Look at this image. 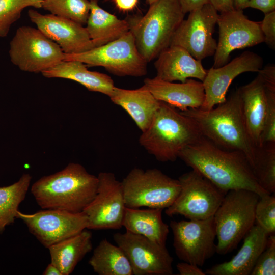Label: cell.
<instances>
[{
	"mask_svg": "<svg viewBox=\"0 0 275 275\" xmlns=\"http://www.w3.org/2000/svg\"><path fill=\"white\" fill-rule=\"evenodd\" d=\"M178 158L226 193L244 189L260 197L269 194L259 185L243 153L224 149L204 136L183 149Z\"/></svg>",
	"mask_w": 275,
	"mask_h": 275,
	"instance_id": "6da1fadb",
	"label": "cell"
},
{
	"mask_svg": "<svg viewBox=\"0 0 275 275\" xmlns=\"http://www.w3.org/2000/svg\"><path fill=\"white\" fill-rule=\"evenodd\" d=\"M97 176L81 164L69 163L63 170L44 176L34 182L31 191L43 209L80 213L92 202L97 191Z\"/></svg>",
	"mask_w": 275,
	"mask_h": 275,
	"instance_id": "7a4b0ae2",
	"label": "cell"
},
{
	"mask_svg": "<svg viewBox=\"0 0 275 275\" xmlns=\"http://www.w3.org/2000/svg\"><path fill=\"white\" fill-rule=\"evenodd\" d=\"M180 112L193 120L203 136L224 149L243 153L253 166L257 147L247 131L238 89L215 108Z\"/></svg>",
	"mask_w": 275,
	"mask_h": 275,
	"instance_id": "3957f363",
	"label": "cell"
},
{
	"mask_svg": "<svg viewBox=\"0 0 275 275\" xmlns=\"http://www.w3.org/2000/svg\"><path fill=\"white\" fill-rule=\"evenodd\" d=\"M202 136L192 119L161 101L149 126L142 132L139 142L157 160L174 161L183 149Z\"/></svg>",
	"mask_w": 275,
	"mask_h": 275,
	"instance_id": "277c9868",
	"label": "cell"
},
{
	"mask_svg": "<svg viewBox=\"0 0 275 275\" xmlns=\"http://www.w3.org/2000/svg\"><path fill=\"white\" fill-rule=\"evenodd\" d=\"M149 6L144 15L126 19L136 48L147 63L170 46L185 15L179 0H157Z\"/></svg>",
	"mask_w": 275,
	"mask_h": 275,
	"instance_id": "5b68a950",
	"label": "cell"
},
{
	"mask_svg": "<svg viewBox=\"0 0 275 275\" xmlns=\"http://www.w3.org/2000/svg\"><path fill=\"white\" fill-rule=\"evenodd\" d=\"M259 198L257 193L244 189L226 193L213 215L216 253L225 255L232 251L254 225Z\"/></svg>",
	"mask_w": 275,
	"mask_h": 275,
	"instance_id": "8992f818",
	"label": "cell"
},
{
	"mask_svg": "<svg viewBox=\"0 0 275 275\" xmlns=\"http://www.w3.org/2000/svg\"><path fill=\"white\" fill-rule=\"evenodd\" d=\"M125 206L166 209L177 197L180 190L175 179L157 169H132L121 181Z\"/></svg>",
	"mask_w": 275,
	"mask_h": 275,
	"instance_id": "52a82bcc",
	"label": "cell"
},
{
	"mask_svg": "<svg viewBox=\"0 0 275 275\" xmlns=\"http://www.w3.org/2000/svg\"><path fill=\"white\" fill-rule=\"evenodd\" d=\"M76 60L87 66H101L119 76L141 77L147 74V62L139 52L129 31L120 38L77 54H64V61Z\"/></svg>",
	"mask_w": 275,
	"mask_h": 275,
	"instance_id": "ba28073f",
	"label": "cell"
},
{
	"mask_svg": "<svg viewBox=\"0 0 275 275\" xmlns=\"http://www.w3.org/2000/svg\"><path fill=\"white\" fill-rule=\"evenodd\" d=\"M178 179L180 192L172 204L166 209V214L170 217L181 215L190 220L213 216L226 193L194 170Z\"/></svg>",
	"mask_w": 275,
	"mask_h": 275,
	"instance_id": "9c48e42d",
	"label": "cell"
},
{
	"mask_svg": "<svg viewBox=\"0 0 275 275\" xmlns=\"http://www.w3.org/2000/svg\"><path fill=\"white\" fill-rule=\"evenodd\" d=\"M9 54L21 70L42 73L64 61L65 53L38 29L21 26L10 42Z\"/></svg>",
	"mask_w": 275,
	"mask_h": 275,
	"instance_id": "30bf717a",
	"label": "cell"
},
{
	"mask_svg": "<svg viewBox=\"0 0 275 275\" xmlns=\"http://www.w3.org/2000/svg\"><path fill=\"white\" fill-rule=\"evenodd\" d=\"M173 246L179 259L202 266L216 253L213 216L205 219L171 221Z\"/></svg>",
	"mask_w": 275,
	"mask_h": 275,
	"instance_id": "8fae6325",
	"label": "cell"
},
{
	"mask_svg": "<svg viewBox=\"0 0 275 275\" xmlns=\"http://www.w3.org/2000/svg\"><path fill=\"white\" fill-rule=\"evenodd\" d=\"M218 15L209 3L189 12L174 34L170 45L183 47L201 61L214 56L217 42L213 35Z\"/></svg>",
	"mask_w": 275,
	"mask_h": 275,
	"instance_id": "7c38bea8",
	"label": "cell"
},
{
	"mask_svg": "<svg viewBox=\"0 0 275 275\" xmlns=\"http://www.w3.org/2000/svg\"><path fill=\"white\" fill-rule=\"evenodd\" d=\"M217 24L219 36L212 67L227 63L236 49L251 47L264 42L260 22L249 19L243 10L234 9L221 13Z\"/></svg>",
	"mask_w": 275,
	"mask_h": 275,
	"instance_id": "4fadbf2b",
	"label": "cell"
},
{
	"mask_svg": "<svg viewBox=\"0 0 275 275\" xmlns=\"http://www.w3.org/2000/svg\"><path fill=\"white\" fill-rule=\"evenodd\" d=\"M97 177L96 196L82 211L87 217V229H119L126 208L121 182L111 172H101Z\"/></svg>",
	"mask_w": 275,
	"mask_h": 275,
	"instance_id": "5bb4252c",
	"label": "cell"
},
{
	"mask_svg": "<svg viewBox=\"0 0 275 275\" xmlns=\"http://www.w3.org/2000/svg\"><path fill=\"white\" fill-rule=\"evenodd\" d=\"M29 232L46 248L75 235L87 229V217L83 212L71 213L58 209H44L32 214L18 210Z\"/></svg>",
	"mask_w": 275,
	"mask_h": 275,
	"instance_id": "9a60e30c",
	"label": "cell"
},
{
	"mask_svg": "<svg viewBox=\"0 0 275 275\" xmlns=\"http://www.w3.org/2000/svg\"><path fill=\"white\" fill-rule=\"evenodd\" d=\"M131 265L133 275H172L173 258L166 245L126 231L113 235Z\"/></svg>",
	"mask_w": 275,
	"mask_h": 275,
	"instance_id": "2e32d148",
	"label": "cell"
},
{
	"mask_svg": "<svg viewBox=\"0 0 275 275\" xmlns=\"http://www.w3.org/2000/svg\"><path fill=\"white\" fill-rule=\"evenodd\" d=\"M263 65L261 56L246 51L221 67H212L202 81L205 97L200 109L210 110L224 102L229 86L237 76L245 72H258Z\"/></svg>",
	"mask_w": 275,
	"mask_h": 275,
	"instance_id": "e0dca14e",
	"label": "cell"
},
{
	"mask_svg": "<svg viewBox=\"0 0 275 275\" xmlns=\"http://www.w3.org/2000/svg\"><path fill=\"white\" fill-rule=\"evenodd\" d=\"M29 17L39 30L56 43L65 54L82 53L95 47L82 25L52 14H42L31 9Z\"/></svg>",
	"mask_w": 275,
	"mask_h": 275,
	"instance_id": "ac0fdd59",
	"label": "cell"
},
{
	"mask_svg": "<svg viewBox=\"0 0 275 275\" xmlns=\"http://www.w3.org/2000/svg\"><path fill=\"white\" fill-rule=\"evenodd\" d=\"M144 85L159 101L180 111L200 108L205 100L203 82L189 78L184 82L175 83L156 78H146Z\"/></svg>",
	"mask_w": 275,
	"mask_h": 275,
	"instance_id": "d6986e66",
	"label": "cell"
},
{
	"mask_svg": "<svg viewBox=\"0 0 275 275\" xmlns=\"http://www.w3.org/2000/svg\"><path fill=\"white\" fill-rule=\"evenodd\" d=\"M154 66L156 78L173 82H185L189 78L203 81L207 70L201 61L195 59L184 48L178 45H170L156 58Z\"/></svg>",
	"mask_w": 275,
	"mask_h": 275,
	"instance_id": "ffe728a7",
	"label": "cell"
},
{
	"mask_svg": "<svg viewBox=\"0 0 275 275\" xmlns=\"http://www.w3.org/2000/svg\"><path fill=\"white\" fill-rule=\"evenodd\" d=\"M269 234L257 224L243 238L241 248L229 261L216 264L205 272L208 275H250L265 249Z\"/></svg>",
	"mask_w": 275,
	"mask_h": 275,
	"instance_id": "44dd1931",
	"label": "cell"
},
{
	"mask_svg": "<svg viewBox=\"0 0 275 275\" xmlns=\"http://www.w3.org/2000/svg\"><path fill=\"white\" fill-rule=\"evenodd\" d=\"M109 97L128 114L142 132L149 126L161 103L144 85L133 90L115 87Z\"/></svg>",
	"mask_w": 275,
	"mask_h": 275,
	"instance_id": "7402d4cb",
	"label": "cell"
},
{
	"mask_svg": "<svg viewBox=\"0 0 275 275\" xmlns=\"http://www.w3.org/2000/svg\"><path fill=\"white\" fill-rule=\"evenodd\" d=\"M238 90L247 131L254 145L260 147L267 106L266 91L260 75L258 73L252 81Z\"/></svg>",
	"mask_w": 275,
	"mask_h": 275,
	"instance_id": "603a6c76",
	"label": "cell"
},
{
	"mask_svg": "<svg viewBox=\"0 0 275 275\" xmlns=\"http://www.w3.org/2000/svg\"><path fill=\"white\" fill-rule=\"evenodd\" d=\"M87 67L79 61H62L42 74L47 78H61L76 81L89 91L109 97L115 87L113 80L107 74L90 71Z\"/></svg>",
	"mask_w": 275,
	"mask_h": 275,
	"instance_id": "cb8c5ba5",
	"label": "cell"
},
{
	"mask_svg": "<svg viewBox=\"0 0 275 275\" xmlns=\"http://www.w3.org/2000/svg\"><path fill=\"white\" fill-rule=\"evenodd\" d=\"M86 24L95 47L116 40L129 31L126 19H119L102 9L98 0H90V12Z\"/></svg>",
	"mask_w": 275,
	"mask_h": 275,
	"instance_id": "d4e9b609",
	"label": "cell"
},
{
	"mask_svg": "<svg viewBox=\"0 0 275 275\" xmlns=\"http://www.w3.org/2000/svg\"><path fill=\"white\" fill-rule=\"evenodd\" d=\"M162 210L126 207L122 227L125 228L126 231L166 245L169 227L162 219Z\"/></svg>",
	"mask_w": 275,
	"mask_h": 275,
	"instance_id": "484cf974",
	"label": "cell"
},
{
	"mask_svg": "<svg viewBox=\"0 0 275 275\" xmlns=\"http://www.w3.org/2000/svg\"><path fill=\"white\" fill-rule=\"evenodd\" d=\"M92 234L84 230L78 234L58 242L48 248L51 263L62 275H69L93 248Z\"/></svg>",
	"mask_w": 275,
	"mask_h": 275,
	"instance_id": "4316f807",
	"label": "cell"
},
{
	"mask_svg": "<svg viewBox=\"0 0 275 275\" xmlns=\"http://www.w3.org/2000/svg\"><path fill=\"white\" fill-rule=\"evenodd\" d=\"M89 264L99 275H133L130 262L123 250L106 238L95 248Z\"/></svg>",
	"mask_w": 275,
	"mask_h": 275,
	"instance_id": "83f0119b",
	"label": "cell"
},
{
	"mask_svg": "<svg viewBox=\"0 0 275 275\" xmlns=\"http://www.w3.org/2000/svg\"><path fill=\"white\" fill-rule=\"evenodd\" d=\"M32 177L23 174L11 185L0 187V235L13 224L20 203L25 199Z\"/></svg>",
	"mask_w": 275,
	"mask_h": 275,
	"instance_id": "f1b7e54d",
	"label": "cell"
},
{
	"mask_svg": "<svg viewBox=\"0 0 275 275\" xmlns=\"http://www.w3.org/2000/svg\"><path fill=\"white\" fill-rule=\"evenodd\" d=\"M253 172L259 185L270 194L275 192V143L257 147Z\"/></svg>",
	"mask_w": 275,
	"mask_h": 275,
	"instance_id": "f546056e",
	"label": "cell"
},
{
	"mask_svg": "<svg viewBox=\"0 0 275 275\" xmlns=\"http://www.w3.org/2000/svg\"><path fill=\"white\" fill-rule=\"evenodd\" d=\"M266 94L267 106L261 135V146L275 143V67L266 66L258 72Z\"/></svg>",
	"mask_w": 275,
	"mask_h": 275,
	"instance_id": "4dcf8cb0",
	"label": "cell"
},
{
	"mask_svg": "<svg viewBox=\"0 0 275 275\" xmlns=\"http://www.w3.org/2000/svg\"><path fill=\"white\" fill-rule=\"evenodd\" d=\"M41 7L51 14L64 17L82 25L86 24L90 12L88 0H43Z\"/></svg>",
	"mask_w": 275,
	"mask_h": 275,
	"instance_id": "1f68e13d",
	"label": "cell"
},
{
	"mask_svg": "<svg viewBox=\"0 0 275 275\" xmlns=\"http://www.w3.org/2000/svg\"><path fill=\"white\" fill-rule=\"evenodd\" d=\"M31 6L41 7L35 0H0V37L8 35L11 25L20 18L23 10Z\"/></svg>",
	"mask_w": 275,
	"mask_h": 275,
	"instance_id": "d6a6232c",
	"label": "cell"
},
{
	"mask_svg": "<svg viewBox=\"0 0 275 275\" xmlns=\"http://www.w3.org/2000/svg\"><path fill=\"white\" fill-rule=\"evenodd\" d=\"M255 222L269 235L275 232V196L266 194L260 197L255 208Z\"/></svg>",
	"mask_w": 275,
	"mask_h": 275,
	"instance_id": "836d02e7",
	"label": "cell"
},
{
	"mask_svg": "<svg viewBox=\"0 0 275 275\" xmlns=\"http://www.w3.org/2000/svg\"><path fill=\"white\" fill-rule=\"evenodd\" d=\"M251 274H275L274 234L269 235L266 246L258 257Z\"/></svg>",
	"mask_w": 275,
	"mask_h": 275,
	"instance_id": "e575fe53",
	"label": "cell"
},
{
	"mask_svg": "<svg viewBox=\"0 0 275 275\" xmlns=\"http://www.w3.org/2000/svg\"><path fill=\"white\" fill-rule=\"evenodd\" d=\"M264 42L272 50L275 49V11L264 14L260 22Z\"/></svg>",
	"mask_w": 275,
	"mask_h": 275,
	"instance_id": "d590c367",
	"label": "cell"
},
{
	"mask_svg": "<svg viewBox=\"0 0 275 275\" xmlns=\"http://www.w3.org/2000/svg\"><path fill=\"white\" fill-rule=\"evenodd\" d=\"M247 8L259 10L265 14L275 11V0H249Z\"/></svg>",
	"mask_w": 275,
	"mask_h": 275,
	"instance_id": "8d00e7d4",
	"label": "cell"
},
{
	"mask_svg": "<svg viewBox=\"0 0 275 275\" xmlns=\"http://www.w3.org/2000/svg\"><path fill=\"white\" fill-rule=\"evenodd\" d=\"M177 269L180 275H205L199 266L185 262L177 263Z\"/></svg>",
	"mask_w": 275,
	"mask_h": 275,
	"instance_id": "74e56055",
	"label": "cell"
},
{
	"mask_svg": "<svg viewBox=\"0 0 275 275\" xmlns=\"http://www.w3.org/2000/svg\"><path fill=\"white\" fill-rule=\"evenodd\" d=\"M183 12L186 14L208 3V0H179Z\"/></svg>",
	"mask_w": 275,
	"mask_h": 275,
	"instance_id": "f35d334b",
	"label": "cell"
},
{
	"mask_svg": "<svg viewBox=\"0 0 275 275\" xmlns=\"http://www.w3.org/2000/svg\"><path fill=\"white\" fill-rule=\"evenodd\" d=\"M208 2L220 13L234 9L233 0H208Z\"/></svg>",
	"mask_w": 275,
	"mask_h": 275,
	"instance_id": "ab89813d",
	"label": "cell"
},
{
	"mask_svg": "<svg viewBox=\"0 0 275 275\" xmlns=\"http://www.w3.org/2000/svg\"><path fill=\"white\" fill-rule=\"evenodd\" d=\"M116 7L121 11L128 12L136 6L138 0H112Z\"/></svg>",
	"mask_w": 275,
	"mask_h": 275,
	"instance_id": "60d3db41",
	"label": "cell"
},
{
	"mask_svg": "<svg viewBox=\"0 0 275 275\" xmlns=\"http://www.w3.org/2000/svg\"><path fill=\"white\" fill-rule=\"evenodd\" d=\"M43 275H62L59 268L52 263H49L43 272Z\"/></svg>",
	"mask_w": 275,
	"mask_h": 275,
	"instance_id": "b9f144b4",
	"label": "cell"
},
{
	"mask_svg": "<svg viewBox=\"0 0 275 275\" xmlns=\"http://www.w3.org/2000/svg\"><path fill=\"white\" fill-rule=\"evenodd\" d=\"M248 1L249 0H233L234 9L243 10L247 8Z\"/></svg>",
	"mask_w": 275,
	"mask_h": 275,
	"instance_id": "7bdbcfd3",
	"label": "cell"
},
{
	"mask_svg": "<svg viewBox=\"0 0 275 275\" xmlns=\"http://www.w3.org/2000/svg\"><path fill=\"white\" fill-rule=\"evenodd\" d=\"M157 1V0H146V3H147L149 5H151L152 4L154 3V2H155Z\"/></svg>",
	"mask_w": 275,
	"mask_h": 275,
	"instance_id": "ee69618b",
	"label": "cell"
},
{
	"mask_svg": "<svg viewBox=\"0 0 275 275\" xmlns=\"http://www.w3.org/2000/svg\"><path fill=\"white\" fill-rule=\"evenodd\" d=\"M39 4H40L41 6V3L43 1V0H35Z\"/></svg>",
	"mask_w": 275,
	"mask_h": 275,
	"instance_id": "f6af8a7d",
	"label": "cell"
}]
</instances>
